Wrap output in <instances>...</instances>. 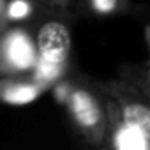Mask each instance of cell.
<instances>
[{
    "mask_svg": "<svg viewBox=\"0 0 150 150\" xmlns=\"http://www.w3.org/2000/svg\"><path fill=\"white\" fill-rule=\"evenodd\" d=\"M74 16L90 18H111L139 14L141 7L134 0H72Z\"/></svg>",
    "mask_w": 150,
    "mask_h": 150,
    "instance_id": "obj_5",
    "label": "cell"
},
{
    "mask_svg": "<svg viewBox=\"0 0 150 150\" xmlns=\"http://www.w3.org/2000/svg\"><path fill=\"white\" fill-rule=\"evenodd\" d=\"M60 101L74 134L83 145L108 148L110 118L96 78L85 74L69 76L64 81Z\"/></svg>",
    "mask_w": 150,
    "mask_h": 150,
    "instance_id": "obj_2",
    "label": "cell"
},
{
    "mask_svg": "<svg viewBox=\"0 0 150 150\" xmlns=\"http://www.w3.org/2000/svg\"><path fill=\"white\" fill-rule=\"evenodd\" d=\"M18 2H20V0H0V35H2L9 27L16 25L14 6ZM28 2H32V0H28Z\"/></svg>",
    "mask_w": 150,
    "mask_h": 150,
    "instance_id": "obj_8",
    "label": "cell"
},
{
    "mask_svg": "<svg viewBox=\"0 0 150 150\" xmlns=\"http://www.w3.org/2000/svg\"><path fill=\"white\" fill-rule=\"evenodd\" d=\"M35 58V39L30 34V27L16 23L0 35V74L32 72Z\"/></svg>",
    "mask_w": 150,
    "mask_h": 150,
    "instance_id": "obj_3",
    "label": "cell"
},
{
    "mask_svg": "<svg viewBox=\"0 0 150 150\" xmlns=\"http://www.w3.org/2000/svg\"><path fill=\"white\" fill-rule=\"evenodd\" d=\"M117 76L122 80L132 83L138 90H141L145 96L150 97V62H141V64H122L117 69Z\"/></svg>",
    "mask_w": 150,
    "mask_h": 150,
    "instance_id": "obj_6",
    "label": "cell"
},
{
    "mask_svg": "<svg viewBox=\"0 0 150 150\" xmlns=\"http://www.w3.org/2000/svg\"><path fill=\"white\" fill-rule=\"evenodd\" d=\"M32 2L44 13L65 18V20H72L74 13H72V0H32Z\"/></svg>",
    "mask_w": 150,
    "mask_h": 150,
    "instance_id": "obj_7",
    "label": "cell"
},
{
    "mask_svg": "<svg viewBox=\"0 0 150 150\" xmlns=\"http://www.w3.org/2000/svg\"><path fill=\"white\" fill-rule=\"evenodd\" d=\"M46 88V83L34 72L0 74V103L27 104L35 101Z\"/></svg>",
    "mask_w": 150,
    "mask_h": 150,
    "instance_id": "obj_4",
    "label": "cell"
},
{
    "mask_svg": "<svg viewBox=\"0 0 150 150\" xmlns=\"http://www.w3.org/2000/svg\"><path fill=\"white\" fill-rule=\"evenodd\" d=\"M143 39H145V44L148 48V62H150V21H146L143 25Z\"/></svg>",
    "mask_w": 150,
    "mask_h": 150,
    "instance_id": "obj_9",
    "label": "cell"
},
{
    "mask_svg": "<svg viewBox=\"0 0 150 150\" xmlns=\"http://www.w3.org/2000/svg\"><path fill=\"white\" fill-rule=\"evenodd\" d=\"M97 87L110 118L108 148L150 150V97L120 76L97 80Z\"/></svg>",
    "mask_w": 150,
    "mask_h": 150,
    "instance_id": "obj_1",
    "label": "cell"
}]
</instances>
